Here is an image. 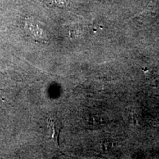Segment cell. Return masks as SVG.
Listing matches in <instances>:
<instances>
[{
  "label": "cell",
  "mask_w": 159,
  "mask_h": 159,
  "mask_svg": "<svg viewBox=\"0 0 159 159\" xmlns=\"http://www.w3.org/2000/svg\"><path fill=\"white\" fill-rule=\"evenodd\" d=\"M49 139L56 145H59V136L63 128V124L58 117L56 116H49L46 120Z\"/></svg>",
  "instance_id": "obj_1"
}]
</instances>
